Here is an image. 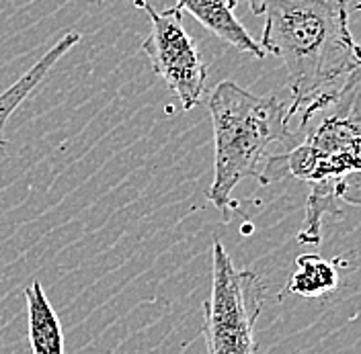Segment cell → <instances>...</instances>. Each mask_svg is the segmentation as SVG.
Masks as SVG:
<instances>
[{"label": "cell", "mask_w": 361, "mask_h": 354, "mask_svg": "<svg viewBox=\"0 0 361 354\" xmlns=\"http://www.w3.org/2000/svg\"><path fill=\"white\" fill-rule=\"evenodd\" d=\"M214 125V182L205 193L207 201L230 220L240 201L230 195L238 182L259 178L273 146L292 144L288 105L273 94H252L236 82H220L207 103Z\"/></svg>", "instance_id": "3"}, {"label": "cell", "mask_w": 361, "mask_h": 354, "mask_svg": "<svg viewBox=\"0 0 361 354\" xmlns=\"http://www.w3.org/2000/svg\"><path fill=\"white\" fill-rule=\"evenodd\" d=\"M27 320H29V344L33 354H64L62 324L51 308L39 281L25 289Z\"/></svg>", "instance_id": "8"}, {"label": "cell", "mask_w": 361, "mask_h": 354, "mask_svg": "<svg viewBox=\"0 0 361 354\" xmlns=\"http://www.w3.org/2000/svg\"><path fill=\"white\" fill-rule=\"evenodd\" d=\"M101 2H103V0H101Z\"/></svg>", "instance_id": "11"}, {"label": "cell", "mask_w": 361, "mask_h": 354, "mask_svg": "<svg viewBox=\"0 0 361 354\" xmlns=\"http://www.w3.org/2000/svg\"><path fill=\"white\" fill-rule=\"evenodd\" d=\"M347 265L345 258H335V260H324L318 254H302L295 258V268L290 277L286 291L281 293L288 295H300V297H324L329 293H335L338 285V266Z\"/></svg>", "instance_id": "9"}, {"label": "cell", "mask_w": 361, "mask_h": 354, "mask_svg": "<svg viewBox=\"0 0 361 354\" xmlns=\"http://www.w3.org/2000/svg\"><path fill=\"white\" fill-rule=\"evenodd\" d=\"M236 2L238 0H175V8H179L180 13L187 11L207 31H212L226 44L236 47L238 51H245L257 60H263L267 56L265 49L248 35L243 23L234 15Z\"/></svg>", "instance_id": "6"}, {"label": "cell", "mask_w": 361, "mask_h": 354, "mask_svg": "<svg viewBox=\"0 0 361 354\" xmlns=\"http://www.w3.org/2000/svg\"><path fill=\"white\" fill-rule=\"evenodd\" d=\"M353 11H355V13H360V11H361V2H357V4L353 6Z\"/></svg>", "instance_id": "10"}, {"label": "cell", "mask_w": 361, "mask_h": 354, "mask_svg": "<svg viewBox=\"0 0 361 354\" xmlns=\"http://www.w3.org/2000/svg\"><path fill=\"white\" fill-rule=\"evenodd\" d=\"M286 177L310 184L300 244L318 246L324 217H343L341 203L361 205V68L302 111L292 144L265 162L259 182Z\"/></svg>", "instance_id": "1"}, {"label": "cell", "mask_w": 361, "mask_h": 354, "mask_svg": "<svg viewBox=\"0 0 361 354\" xmlns=\"http://www.w3.org/2000/svg\"><path fill=\"white\" fill-rule=\"evenodd\" d=\"M263 15L259 45L288 70V117L312 105L361 68V45L349 29L347 0H247Z\"/></svg>", "instance_id": "2"}, {"label": "cell", "mask_w": 361, "mask_h": 354, "mask_svg": "<svg viewBox=\"0 0 361 354\" xmlns=\"http://www.w3.org/2000/svg\"><path fill=\"white\" fill-rule=\"evenodd\" d=\"M78 42H80V33H76V31L66 33L58 44L45 53L42 60H37L33 66L29 68L13 87H8L0 94V160L6 154L4 127H6L8 119L13 117V113L21 107L23 101H27V96L44 82V78L49 74V70L56 66L74 45H78Z\"/></svg>", "instance_id": "7"}, {"label": "cell", "mask_w": 361, "mask_h": 354, "mask_svg": "<svg viewBox=\"0 0 361 354\" xmlns=\"http://www.w3.org/2000/svg\"><path fill=\"white\" fill-rule=\"evenodd\" d=\"M265 285L252 270L236 268L224 244H212V291L203 303L207 354H255V324L263 311Z\"/></svg>", "instance_id": "4"}, {"label": "cell", "mask_w": 361, "mask_h": 354, "mask_svg": "<svg viewBox=\"0 0 361 354\" xmlns=\"http://www.w3.org/2000/svg\"><path fill=\"white\" fill-rule=\"evenodd\" d=\"M134 4L150 19V35L144 39L142 49L152 70L177 94L180 109L191 111L205 92L207 66L200 45L183 25V13L175 6L157 11L150 0H134Z\"/></svg>", "instance_id": "5"}]
</instances>
